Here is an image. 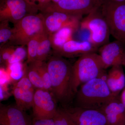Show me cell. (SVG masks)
Here are the masks:
<instances>
[{
  "label": "cell",
  "instance_id": "cell-1",
  "mask_svg": "<svg viewBox=\"0 0 125 125\" xmlns=\"http://www.w3.org/2000/svg\"><path fill=\"white\" fill-rule=\"evenodd\" d=\"M47 65L52 93L57 102L65 107L75 95L71 85L72 65L64 57L56 54L49 58Z\"/></svg>",
  "mask_w": 125,
  "mask_h": 125
},
{
  "label": "cell",
  "instance_id": "cell-2",
  "mask_svg": "<svg viewBox=\"0 0 125 125\" xmlns=\"http://www.w3.org/2000/svg\"><path fill=\"white\" fill-rule=\"evenodd\" d=\"M107 74L89 81L80 86L75 94V106L100 110L117 96L112 93L107 84Z\"/></svg>",
  "mask_w": 125,
  "mask_h": 125
},
{
  "label": "cell",
  "instance_id": "cell-3",
  "mask_svg": "<svg viewBox=\"0 0 125 125\" xmlns=\"http://www.w3.org/2000/svg\"><path fill=\"white\" fill-rule=\"evenodd\" d=\"M107 73L101 57L97 52L80 57L72 66L71 85L74 94L82 84Z\"/></svg>",
  "mask_w": 125,
  "mask_h": 125
},
{
  "label": "cell",
  "instance_id": "cell-4",
  "mask_svg": "<svg viewBox=\"0 0 125 125\" xmlns=\"http://www.w3.org/2000/svg\"><path fill=\"white\" fill-rule=\"evenodd\" d=\"M10 45L25 46L32 38L45 31L42 13L30 14L25 16L14 24Z\"/></svg>",
  "mask_w": 125,
  "mask_h": 125
},
{
  "label": "cell",
  "instance_id": "cell-5",
  "mask_svg": "<svg viewBox=\"0 0 125 125\" xmlns=\"http://www.w3.org/2000/svg\"><path fill=\"white\" fill-rule=\"evenodd\" d=\"M100 10L111 35L116 40L125 43V2L103 0Z\"/></svg>",
  "mask_w": 125,
  "mask_h": 125
},
{
  "label": "cell",
  "instance_id": "cell-6",
  "mask_svg": "<svg viewBox=\"0 0 125 125\" xmlns=\"http://www.w3.org/2000/svg\"><path fill=\"white\" fill-rule=\"evenodd\" d=\"M80 27L82 30L89 31V41L98 49L109 42L110 30L100 8L82 19Z\"/></svg>",
  "mask_w": 125,
  "mask_h": 125
},
{
  "label": "cell",
  "instance_id": "cell-7",
  "mask_svg": "<svg viewBox=\"0 0 125 125\" xmlns=\"http://www.w3.org/2000/svg\"><path fill=\"white\" fill-rule=\"evenodd\" d=\"M103 0H62L57 3L51 2L42 10V13L58 11L83 16L101 8Z\"/></svg>",
  "mask_w": 125,
  "mask_h": 125
},
{
  "label": "cell",
  "instance_id": "cell-8",
  "mask_svg": "<svg viewBox=\"0 0 125 125\" xmlns=\"http://www.w3.org/2000/svg\"><path fill=\"white\" fill-rule=\"evenodd\" d=\"M57 101L52 92L43 89H36L34 95L32 108L33 118H52L57 111Z\"/></svg>",
  "mask_w": 125,
  "mask_h": 125
},
{
  "label": "cell",
  "instance_id": "cell-9",
  "mask_svg": "<svg viewBox=\"0 0 125 125\" xmlns=\"http://www.w3.org/2000/svg\"><path fill=\"white\" fill-rule=\"evenodd\" d=\"M0 21H7L15 24L27 14H36L38 10L25 0H0Z\"/></svg>",
  "mask_w": 125,
  "mask_h": 125
},
{
  "label": "cell",
  "instance_id": "cell-10",
  "mask_svg": "<svg viewBox=\"0 0 125 125\" xmlns=\"http://www.w3.org/2000/svg\"><path fill=\"white\" fill-rule=\"evenodd\" d=\"M42 13L44 16L45 31L49 36L65 27H69L76 31L80 27L81 21L83 19V16L58 11Z\"/></svg>",
  "mask_w": 125,
  "mask_h": 125
},
{
  "label": "cell",
  "instance_id": "cell-11",
  "mask_svg": "<svg viewBox=\"0 0 125 125\" xmlns=\"http://www.w3.org/2000/svg\"><path fill=\"white\" fill-rule=\"evenodd\" d=\"M73 125H109L100 110L75 106L63 108Z\"/></svg>",
  "mask_w": 125,
  "mask_h": 125
},
{
  "label": "cell",
  "instance_id": "cell-12",
  "mask_svg": "<svg viewBox=\"0 0 125 125\" xmlns=\"http://www.w3.org/2000/svg\"><path fill=\"white\" fill-rule=\"evenodd\" d=\"M99 55L105 70L115 66H125V43L116 40L98 48Z\"/></svg>",
  "mask_w": 125,
  "mask_h": 125
},
{
  "label": "cell",
  "instance_id": "cell-13",
  "mask_svg": "<svg viewBox=\"0 0 125 125\" xmlns=\"http://www.w3.org/2000/svg\"><path fill=\"white\" fill-rule=\"evenodd\" d=\"M32 120L17 105H2L0 108L1 125H31Z\"/></svg>",
  "mask_w": 125,
  "mask_h": 125
},
{
  "label": "cell",
  "instance_id": "cell-14",
  "mask_svg": "<svg viewBox=\"0 0 125 125\" xmlns=\"http://www.w3.org/2000/svg\"><path fill=\"white\" fill-rule=\"evenodd\" d=\"M98 49L89 40L78 41L72 39L66 43L55 54L66 58L79 57L86 54L97 52Z\"/></svg>",
  "mask_w": 125,
  "mask_h": 125
},
{
  "label": "cell",
  "instance_id": "cell-15",
  "mask_svg": "<svg viewBox=\"0 0 125 125\" xmlns=\"http://www.w3.org/2000/svg\"><path fill=\"white\" fill-rule=\"evenodd\" d=\"M109 125H125V110L120 99L116 96L100 110Z\"/></svg>",
  "mask_w": 125,
  "mask_h": 125
},
{
  "label": "cell",
  "instance_id": "cell-16",
  "mask_svg": "<svg viewBox=\"0 0 125 125\" xmlns=\"http://www.w3.org/2000/svg\"><path fill=\"white\" fill-rule=\"evenodd\" d=\"M123 66H115L111 67L107 74L106 81L112 93L119 95L125 88V75Z\"/></svg>",
  "mask_w": 125,
  "mask_h": 125
},
{
  "label": "cell",
  "instance_id": "cell-17",
  "mask_svg": "<svg viewBox=\"0 0 125 125\" xmlns=\"http://www.w3.org/2000/svg\"><path fill=\"white\" fill-rule=\"evenodd\" d=\"M75 31L69 27L62 28L50 36L52 48L55 54L66 43L73 39L72 36Z\"/></svg>",
  "mask_w": 125,
  "mask_h": 125
},
{
  "label": "cell",
  "instance_id": "cell-18",
  "mask_svg": "<svg viewBox=\"0 0 125 125\" xmlns=\"http://www.w3.org/2000/svg\"><path fill=\"white\" fill-rule=\"evenodd\" d=\"M35 90H24L14 87L13 94L17 106L25 111L32 108Z\"/></svg>",
  "mask_w": 125,
  "mask_h": 125
},
{
  "label": "cell",
  "instance_id": "cell-19",
  "mask_svg": "<svg viewBox=\"0 0 125 125\" xmlns=\"http://www.w3.org/2000/svg\"><path fill=\"white\" fill-rule=\"evenodd\" d=\"M52 48L50 36L45 32L39 43L36 60L45 62L49 57Z\"/></svg>",
  "mask_w": 125,
  "mask_h": 125
},
{
  "label": "cell",
  "instance_id": "cell-20",
  "mask_svg": "<svg viewBox=\"0 0 125 125\" xmlns=\"http://www.w3.org/2000/svg\"><path fill=\"white\" fill-rule=\"evenodd\" d=\"M46 31L37 34L29 40L27 44V64L36 61L39 46L41 39Z\"/></svg>",
  "mask_w": 125,
  "mask_h": 125
},
{
  "label": "cell",
  "instance_id": "cell-21",
  "mask_svg": "<svg viewBox=\"0 0 125 125\" xmlns=\"http://www.w3.org/2000/svg\"><path fill=\"white\" fill-rule=\"evenodd\" d=\"M28 76L34 87L36 89H43V83L34 62L27 65Z\"/></svg>",
  "mask_w": 125,
  "mask_h": 125
},
{
  "label": "cell",
  "instance_id": "cell-22",
  "mask_svg": "<svg viewBox=\"0 0 125 125\" xmlns=\"http://www.w3.org/2000/svg\"><path fill=\"white\" fill-rule=\"evenodd\" d=\"M34 62L42 80L44 89L51 92V78L48 70L47 62L37 60Z\"/></svg>",
  "mask_w": 125,
  "mask_h": 125
},
{
  "label": "cell",
  "instance_id": "cell-23",
  "mask_svg": "<svg viewBox=\"0 0 125 125\" xmlns=\"http://www.w3.org/2000/svg\"><path fill=\"white\" fill-rule=\"evenodd\" d=\"M6 71L11 80L19 81L24 74V65L22 62L13 63L7 66Z\"/></svg>",
  "mask_w": 125,
  "mask_h": 125
},
{
  "label": "cell",
  "instance_id": "cell-24",
  "mask_svg": "<svg viewBox=\"0 0 125 125\" xmlns=\"http://www.w3.org/2000/svg\"><path fill=\"white\" fill-rule=\"evenodd\" d=\"M9 21L0 22V48L10 41L13 34V28L10 27Z\"/></svg>",
  "mask_w": 125,
  "mask_h": 125
},
{
  "label": "cell",
  "instance_id": "cell-25",
  "mask_svg": "<svg viewBox=\"0 0 125 125\" xmlns=\"http://www.w3.org/2000/svg\"><path fill=\"white\" fill-rule=\"evenodd\" d=\"M24 46H19L16 48L6 64V66L16 62H22L25 58H27V51Z\"/></svg>",
  "mask_w": 125,
  "mask_h": 125
},
{
  "label": "cell",
  "instance_id": "cell-26",
  "mask_svg": "<svg viewBox=\"0 0 125 125\" xmlns=\"http://www.w3.org/2000/svg\"><path fill=\"white\" fill-rule=\"evenodd\" d=\"M53 119L54 125H73L63 108H58Z\"/></svg>",
  "mask_w": 125,
  "mask_h": 125
},
{
  "label": "cell",
  "instance_id": "cell-27",
  "mask_svg": "<svg viewBox=\"0 0 125 125\" xmlns=\"http://www.w3.org/2000/svg\"><path fill=\"white\" fill-rule=\"evenodd\" d=\"M14 87L24 90H33L35 88L30 80L27 71V65H24V73L22 78L15 84Z\"/></svg>",
  "mask_w": 125,
  "mask_h": 125
},
{
  "label": "cell",
  "instance_id": "cell-28",
  "mask_svg": "<svg viewBox=\"0 0 125 125\" xmlns=\"http://www.w3.org/2000/svg\"><path fill=\"white\" fill-rule=\"evenodd\" d=\"M15 48L13 45H11L1 47L0 53L1 62L6 65Z\"/></svg>",
  "mask_w": 125,
  "mask_h": 125
},
{
  "label": "cell",
  "instance_id": "cell-29",
  "mask_svg": "<svg viewBox=\"0 0 125 125\" xmlns=\"http://www.w3.org/2000/svg\"><path fill=\"white\" fill-rule=\"evenodd\" d=\"M0 87L4 89H7V84L11 80L7 71L1 68L0 70Z\"/></svg>",
  "mask_w": 125,
  "mask_h": 125
},
{
  "label": "cell",
  "instance_id": "cell-30",
  "mask_svg": "<svg viewBox=\"0 0 125 125\" xmlns=\"http://www.w3.org/2000/svg\"><path fill=\"white\" fill-rule=\"evenodd\" d=\"M31 125H54V119H37L33 118Z\"/></svg>",
  "mask_w": 125,
  "mask_h": 125
},
{
  "label": "cell",
  "instance_id": "cell-31",
  "mask_svg": "<svg viewBox=\"0 0 125 125\" xmlns=\"http://www.w3.org/2000/svg\"><path fill=\"white\" fill-rule=\"evenodd\" d=\"M52 0H39V10L42 11L51 2Z\"/></svg>",
  "mask_w": 125,
  "mask_h": 125
},
{
  "label": "cell",
  "instance_id": "cell-32",
  "mask_svg": "<svg viewBox=\"0 0 125 125\" xmlns=\"http://www.w3.org/2000/svg\"><path fill=\"white\" fill-rule=\"evenodd\" d=\"M25 0L30 5L39 10L38 5L39 0Z\"/></svg>",
  "mask_w": 125,
  "mask_h": 125
},
{
  "label": "cell",
  "instance_id": "cell-33",
  "mask_svg": "<svg viewBox=\"0 0 125 125\" xmlns=\"http://www.w3.org/2000/svg\"><path fill=\"white\" fill-rule=\"evenodd\" d=\"M120 99L122 105H123L125 110V88L122 90L120 96Z\"/></svg>",
  "mask_w": 125,
  "mask_h": 125
},
{
  "label": "cell",
  "instance_id": "cell-34",
  "mask_svg": "<svg viewBox=\"0 0 125 125\" xmlns=\"http://www.w3.org/2000/svg\"><path fill=\"white\" fill-rule=\"evenodd\" d=\"M115 2H125V0H111Z\"/></svg>",
  "mask_w": 125,
  "mask_h": 125
},
{
  "label": "cell",
  "instance_id": "cell-35",
  "mask_svg": "<svg viewBox=\"0 0 125 125\" xmlns=\"http://www.w3.org/2000/svg\"><path fill=\"white\" fill-rule=\"evenodd\" d=\"M62 0H52L51 2L54 3H57Z\"/></svg>",
  "mask_w": 125,
  "mask_h": 125
},
{
  "label": "cell",
  "instance_id": "cell-36",
  "mask_svg": "<svg viewBox=\"0 0 125 125\" xmlns=\"http://www.w3.org/2000/svg\"></svg>",
  "mask_w": 125,
  "mask_h": 125
}]
</instances>
